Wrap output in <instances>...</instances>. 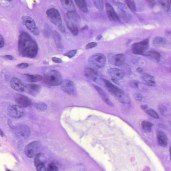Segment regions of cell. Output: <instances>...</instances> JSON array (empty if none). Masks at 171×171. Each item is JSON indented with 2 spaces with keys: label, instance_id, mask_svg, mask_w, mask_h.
I'll return each instance as SVG.
<instances>
[{
  "label": "cell",
  "instance_id": "cell-1",
  "mask_svg": "<svg viewBox=\"0 0 171 171\" xmlns=\"http://www.w3.org/2000/svg\"><path fill=\"white\" fill-rule=\"evenodd\" d=\"M18 47L19 54L23 57L34 58L38 52L37 43L28 33L24 32L19 36Z\"/></svg>",
  "mask_w": 171,
  "mask_h": 171
},
{
  "label": "cell",
  "instance_id": "cell-2",
  "mask_svg": "<svg viewBox=\"0 0 171 171\" xmlns=\"http://www.w3.org/2000/svg\"><path fill=\"white\" fill-rule=\"evenodd\" d=\"M101 79L109 92L116 97L119 102L124 104L130 102V98L122 90L115 86L108 80L102 78Z\"/></svg>",
  "mask_w": 171,
  "mask_h": 171
},
{
  "label": "cell",
  "instance_id": "cell-3",
  "mask_svg": "<svg viewBox=\"0 0 171 171\" xmlns=\"http://www.w3.org/2000/svg\"><path fill=\"white\" fill-rule=\"evenodd\" d=\"M42 81L49 86H56L60 85L63 80L62 76L58 71L51 70L43 75Z\"/></svg>",
  "mask_w": 171,
  "mask_h": 171
},
{
  "label": "cell",
  "instance_id": "cell-4",
  "mask_svg": "<svg viewBox=\"0 0 171 171\" xmlns=\"http://www.w3.org/2000/svg\"><path fill=\"white\" fill-rule=\"evenodd\" d=\"M106 62V58L102 53H97L92 55L88 60L89 64L94 69L101 68L104 66Z\"/></svg>",
  "mask_w": 171,
  "mask_h": 171
},
{
  "label": "cell",
  "instance_id": "cell-5",
  "mask_svg": "<svg viewBox=\"0 0 171 171\" xmlns=\"http://www.w3.org/2000/svg\"><path fill=\"white\" fill-rule=\"evenodd\" d=\"M149 41V39H148L140 42L134 43L131 47L132 52L135 54L146 56V51L148 48Z\"/></svg>",
  "mask_w": 171,
  "mask_h": 171
},
{
  "label": "cell",
  "instance_id": "cell-6",
  "mask_svg": "<svg viewBox=\"0 0 171 171\" xmlns=\"http://www.w3.org/2000/svg\"><path fill=\"white\" fill-rule=\"evenodd\" d=\"M47 17L51 22L59 27L63 25L60 14L57 10L55 8H51L46 12Z\"/></svg>",
  "mask_w": 171,
  "mask_h": 171
},
{
  "label": "cell",
  "instance_id": "cell-7",
  "mask_svg": "<svg viewBox=\"0 0 171 171\" xmlns=\"http://www.w3.org/2000/svg\"><path fill=\"white\" fill-rule=\"evenodd\" d=\"M7 112L9 116L15 119L21 118L25 114L23 108L17 105L9 106L7 109Z\"/></svg>",
  "mask_w": 171,
  "mask_h": 171
},
{
  "label": "cell",
  "instance_id": "cell-8",
  "mask_svg": "<svg viewBox=\"0 0 171 171\" xmlns=\"http://www.w3.org/2000/svg\"><path fill=\"white\" fill-rule=\"evenodd\" d=\"M60 85L61 90L67 94L70 95L76 94V87L72 81L68 79H65L62 81Z\"/></svg>",
  "mask_w": 171,
  "mask_h": 171
},
{
  "label": "cell",
  "instance_id": "cell-9",
  "mask_svg": "<svg viewBox=\"0 0 171 171\" xmlns=\"http://www.w3.org/2000/svg\"><path fill=\"white\" fill-rule=\"evenodd\" d=\"M24 24L28 29L35 35H38L39 33L38 28L33 19L31 17L26 16L23 18Z\"/></svg>",
  "mask_w": 171,
  "mask_h": 171
},
{
  "label": "cell",
  "instance_id": "cell-10",
  "mask_svg": "<svg viewBox=\"0 0 171 171\" xmlns=\"http://www.w3.org/2000/svg\"><path fill=\"white\" fill-rule=\"evenodd\" d=\"M15 101L18 106L22 108L31 107L33 103L29 98L25 95L18 94L15 97Z\"/></svg>",
  "mask_w": 171,
  "mask_h": 171
},
{
  "label": "cell",
  "instance_id": "cell-11",
  "mask_svg": "<svg viewBox=\"0 0 171 171\" xmlns=\"http://www.w3.org/2000/svg\"><path fill=\"white\" fill-rule=\"evenodd\" d=\"M125 55L123 54L110 55L108 56L109 62L116 66H121L124 64Z\"/></svg>",
  "mask_w": 171,
  "mask_h": 171
},
{
  "label": "cell",
  "instance_id": "cell-12",
  "mask_svg": "<svg viewBox=\"0 0 171 171\" xmlns=\"http://www.w3.org/2000/svg\"><path fill=\"white\" fill-rule=\"evenodd\" d=\"M39 145L38 142H34L27 145L25 148V154L29 158H32L37 152Z\"/></svg>",
  "mask_w": 171,
  "mask_h": 171
},
{
  "label": "cell",
  "instance_id": "cell-13",
  "mask_svg": "<svg viewBox=\"0 0 171 171\" xmlns=\"http://www.w3.org/2000/svg\"><path fill=\"white\" fill-rule=\"evenodd\" d=\"M105 5L107 15L109 19L112 21L119 22L120 19L112 6L108 2H106Z\"/></svg>",
  "mask_w": 171,
  "mask_h": 171
},
{
  "label": "cell",
  "instance_id": "cell-14",
  "mask_svg": "<svg viewBox=\"0 0 171 171\" xmlns=\"http://www.w3.org/2000/svg\"><path fill=\"white\" fill-rule=\"evenodd\" d=\"M108 73L112 80L118 81L122 79L125 76L124 71L117 68H111L109 69Z\"/></svg>",
  "mask_w": 171,
  "mask_h": 171
},
{
  "label": "cell",
  "instance_id": "cell-15",
  "mask_svg": "<svg viewBox=\"0 0 171 171\" xmlns=\"http://www.w3.org/2000/svg\"><path fill=\"white\" fill-rule=\"evenodd\" d=\"M25 86V92L33 96L38 94L41 89V85L36 84H27Z\"/></svg>",
  "mask_w": 171,
  "mask_h": 171
},
{
  "label": "cell",
  "instance_id": "cell-16",
  "mask_svg": "<svg viewBox=\"0 0 171 171\" xmlns=\"http://www.w3.org/2000/svg\"><path fill=\"white\" fill-rule=\"evenodd\" d=\"M10 85L12 88L19 92H25V85L22 83L19 79L13 77L10 82Z\"/></svg>",
  "mask_w": 171,
  "mask_h": 171
},
{
  "label": "cell",
  "instance_id": "cell-17",
  "mask_svg": "<svg viewBox=\"0 0 171 171\" xmlns=\"http://www.w3.org/2000/svg\"><path fill=\"white\" fill-rule=\"evenodd\" d=\"M85 75L87 78L95 81L97 80L99 76L96 69L91 67H87L85 69Z\"/></svg>",
  "mask_w": 171,
  "mask_h": 171
},
{
  "label": "cell",
  "instance_id": "cell-18",
  "mask_svg": "<svg viewBox=\"0 0 171 171\" xmlns=\"http://www.w3.org/2000/svg\"><path fill=\"white\" fill-rule=\"evenodd\" d=\"M61 2L62 7L67 12H76L74 4L71 0H61Z\"/></svg>",
  "mask_w": 171,
  "mask_h": 171
},
{
  "label": "cell",
  "instance_id": "cell-19",
  "mask_svg": "<svg viewBox=\"0 0 171 171\" xmlns=\"http://www.w3.org/2000/svg\"><path fill=\"white\" fill-rule=\"evenodd\" d=\"M94 87L99 93V94L100 95L103 100L109 106L111 107L113 106V103L109 100L108 95L105 93L104 90L97 85H94Z\"/></svg>",
  "mask_w": 171,
  "mask_h": 171
},
{
  "label": "cell",
  "instance_id": "cell-20",
  "mask_svg": "<svg viewBox=\"0 0 171 171\" xmlns=\"http://www.w3.org/2000/svg\"><path fill=\"white\" fill-rule=\"evenodd\" d=\"M67 17L68 19L71 22L77 25L76 24L79 23L80 21V17L76 12H67Z\"/></svg>",
  "mask_w": 171,
  "mask_h": 171
},
{
  "label": "cell",
  "instance_id": "cell-21",
  "mask_svg": "<svg viewBox=\"0 0 171 171\" xmlns=\"http://www.w3.org/2000/svg\"><path fill=\"white\" fill-rule=\"evenodd\" d=\"M20 134L25 138H28L30 136L31 131L28 126L25 124H21L18 127Z\"/></svg>",
  "mask_w": 171,
  "mask_h": 171
},
{
  "label": "cell",
  "instance_id": "cell-22",
  "mask_svg": "<svg viewBox=\"0 0 171 171\" xmlns=\"http://www.w3.org/2000/svg\"><path fill=\"white\" fill-rule=\"evenodd\" d=\"M157 140L158 144L162 147H166L167 146V138L166 134L162 131H159L157 133Z\"/></svg>",
  "mask_w": 171,
  "mask_h": 171
},
{
  "label": "cell",
  "instance_id": "cell-23",
  "mask_svg": "<svg viewBox=\"0 0 171 171\" xmlns=\"http://www.w3.org/2000/svg\"><path fill=\"white\" fill-rule=\"evenodd\" d=\"M146 56L154 62L158 63L160 60L161 55L160 53L154 50H152L146 53Z\"/></svg>",
  "mask_w": 171,
  "mask_h": 171
},
{
  "label": "cell",
  "instance_id": "cell-24",
  "mask_svg": "<svg viewBox=\"0 0 171 171\" xmlns=\"http://www.w3.org/2000/svg\"><path fill=\"white\" fill-rule=\"evenodd\" d=\"M23 76L25 80L29 82H35L42 80V77L39 75L25 74L23 75Z\"/></svg>",
  "mask_w": 171,
  "mask_h": 171
},
{
  "label": "cell",
  "instance_id": "cell-25",
  "mask_svg": "<svg viewBox=\"0 0 171 171\" xmlns=\"http://www.w3.org/2000/svg\"><path fill=\"white\" fill-rule=\"evenodd\" d=\"M168 43L166 39L160 37H156L153 41V44L157 47H164L166 46Z\"/></svg>",
  "mask_w": 171,
  "mask_h": 171
},
{
  "label": "cell",
  "instance_id": "cell-26",
  "mask_svg": "<svg viewBox=\"0 0 171 171\" xmlns=\"http://www.w3.org/2000/svg\"><path fill=\"white\" fill-rule=\"evenodd\" d=\"M65 20L67 28L71 31V33L75 36H76L78 35L79 30L77 26L71 22L68 19H65Z\"/></svg>",
  "mask_w": 171,
  "mask_h": 171
},
{
  "label": "cell",
  "instance_id": "cell-27",
  "mask_svg": "<svg viewBox=\"0 0 171 171\" xmlns=\"http://www.w3.org/2000/svg\"><path fill=\"white\" fill-rule=\"evenodd\" d=\"M47 162L46 157L42 153H39L36 155L35 164L36 166L39 164H45Z\"/></svg>",
  "mask_w": 171,
  "mask_h": 171
},
{
  "label": "cell",
  "instance_id": "cell-28",
  "mask_svg": "<svg viewBox=\"0 0 171 171\" xmlns=\"http://www.w3.org/2000/svg\"><path fill=\"white\" fill-rule=\"evenodd\" d=\"M74 1L77 6L81 11L85 13L88 12V8L85 1L83 0H75Z\"/></svg>",
  "mask_w": 171,
  "mask_h": 171
},
{
  "label": "cell",
  "instance_id": "cell-29",
  "mask_svg": "<svg viewBox=\"0 0 171 171\" xmlns=\"http://www.w3.org/2000/svg\"><path fill=\"white\" fill-rule=\"evenodd\" d=\"M53 36L57 47L58 48H61L62 46L60 35L57 31H54L53 33Z\"/></svg>",
  "mask_w": 171,
  "mask_h": 171
},
{
  "label": "cell",
  "instance_id": "cell-30",
  "mask_svg": "<svg viewBox=\"0 0 171 171\" xmlns=\"http://www.w3.org/2000/svg\"><path fill=\"white\" fill-rule=\"evenodd\" d=\"M153 125L152 123L148 121H144L142 123V126L143 130L145 132L150 133L152 130Z\"/></svg>",
  "mask_w": 171,
  "mask_h": 171
},
{
  "label": "cell",
  "instance_id": "cell-31",
  "mask_svg": "<svg viewBox=\"0 0 171 171\" xmlns=\"http://www.w3.org/2000/svg\"><path fill=\"white\" fill-rule=\"evenodd\" d=\"M158 1L165 11L168 12L170 10L171 5L170 1L168 0H160Z\"/></svg>",
  "mask_w": 171,
  "mask_h": 171
},
{
  "label": "cell",
  "instance_id": "cell-32",
  "mask_svg": "<svg viewBox=\"0 0 171 171\" xmlns=\"http://www.w3.org/2000/svg\"><path fill=\"white\" fill-rule=\"evenodd\" d=\"M34 107L37 110L40 111H43L46 110L47 107V105L43 102L36 103L34 105Z\"/></svg>",
  "mask_w": 171,
  "mask_h": 171
},
{
  "label": "cell",
  "instance_id": "cell-33",
  "mask_svg": "<svg viewBox=\"0 0 171 171\" xmlns=\"http://www.w3.org/2000/svg\"><path fill=\"white\" fill-rule=\"evenodd\" d=\"M127 7H128L131 11L133 13H134L136 11V5L133 1L131 0H126L125 1Z\"/></svg>",
  "mask_w": 171,
  "mask_h": 171
},
{
  "label": "cell",
  "instance_id": "cell-34",
  "mask_svg": "<svg viewBox=\"0 0 171 171\" xmlns=\"http://www.w3.org/2000/svg\"><path fill=\"white\" fill-rule=\"evenodd\" d=\"M94 5L99 10L102 11L104 8V3L102 1H93Z\"/></svg>",
  "mask_w": 171,
  "mask_h": 171
},
{
  "label": "cell",
  "instance_id": "cell-35",
  "mask_svg": "<svg viewBox=\"0 0 171 171\" xmlns=\"http://www.w3.org/2000/svg\"><path fill=\"white\" fill-rule=\"evenodd\" d=\"M147 114L154 118L158 119L159 116L156 111L152 109H149L146 111Z\"/></svg>",
  "mask_w": 171,
  "mask_h": 171
},
{
  "label": "cell",
  "instance_id": "cell-36",
  "mask_svg": "<svg viewBox=\"0 0 171 171\" xmlns=\"http://www.w3.org/2000/svg\"><path fill=\"white\" fill-rule=\"evenodd\" d=\"M158 110L160 114L162 115H166L168 112L166 107L163 105H161L159 106Z\"/></svg>",
  "mask_w": 171,
  "mask_h": 171
},
{
  "label": "cell",
  "instance_id": "cell-37",
  "mask_svg": "<svg viewBox=\"0 0 171 171\" xmlns=\"http://www.w3.org/2000/svg\"><path fill=\"white\" fill-rule=\"evenodd\" d=\"M142 79L146 83L151 80H154V77L150 75L144 73L142 75Z\"/></svg>",
  "mask_w": 171,
  "mask_h": 171
},
{
  "label": "cell",
  "instance_id": "cell-38",
  "mask_svg": "<svg viewBox=\"0 0 171 171\" xmlns=\"http://www.w3.org/2000/svg\"><path fill=\"white\" fill-rule=\"evenodd\" d=\"M139 83L136 80H132L130 81L129 83V85L132 88L134 89H137L138 88Z\"/></svg>",
  "mask_w": 171,
  "mask_h": 171
},
{
  "label": "cell",
  "instance_id": "cell-39",
  "mask_svg": "<svg viewBox=\"0 0 171 171\" xmlns=\"http://www.w3.org/2000/svg\"><path fill=\"white\" fill-rule=\"evenodd\" d=\"M77 52V51L76 50H71L65 53L64 55L65 56L69 57V58H71L74 57L75 55L76 54Z\"/></svg>",
  "mask_w": 171,
  "mask_h": 171
},
{
  "label": "cell",
  "instance_id": "cell-40",
  "mask_svg": "<svg viewBox=\"0 0 171 171\" xmlns=\"http://www.w3.org/2000/svg\"><path fill=\"white\" fill-rule=\"evenodd\" d=\"M47 171H59L58 169L55 164H50L48 165Z\"/></svg>",
  "mask_w": 171,
  "mask_h": 171
},
{
  "label": "cell",
  "instance_id": "cell-41",
  "mask_svg": "<svg viewBox=\"0 0 171 171\" xmlns=\"http://www.w3.org/2000/svg\"><path fill=\"white\" fill-rule=\"evenodd\" d=\"M134 97L136 100L138 101H142L144 98L143 95L141 93L138 92L135 93Z\"/></svg>",
  "mask_w": 171,
  "mask_h": 171
},
{
  "label": "cell",
  "instance_id": "cell-42",
  "mask_svg": "<svg viewBox=\"0 0 171 171\" xmlns=\"http://www.w3.org/2000/svg\"><path fill=\"white\" fill-rule=\"evenodd\" d=\"M97 44L95 42H91L89 43L88 44H87L85 46V49H89L93 48L96 47L97 46Z\"/></svg>",
  "mask_w": 171,
  "mask_h": 171
},
{
  "label": "cell",
  "instance_id": "cell-43",
  "mask_svg": "<svg viewBox=\"0 0 171 171\" xmlns=\"http://www.w3.org/2000/svg\"><path fill=\"white\" fill-rule=\"evenodd\" d=\"M36 167L37 171H46L44 164H39Z\"/></svg>",
  "mask_w": 171,
  "mask_h": 171
},
{
  "label": "cell",
  "instance_id": "cell-44",
  "mask_svg": "<svg viewBox=\"0 0 171 171\" xmlns=\"http://www.w3.org/2000/svg\"><path fill=\"white\" fill-rule=\"evenodd\" d=\"M146 84L149 86L154 87L156 85V83L154 80H151L147 81Z\"/></svg>",
  "mask_w": 171,
  "mask_h": 171
},
{
  "label": "cell",
  "instance_id": "cell-45",
  "mask_svg": "<svg viewBox=\"0 0 171 171\" xmlns=\"http://www.w3.org/2000/svg\"><path fill=\"white\" fill-rule=\"evenodd\" d=\"M17 67L20 68L25 69L29 67V65L27 63H21V64L17 65Z\"/></svg>",
  "mask_w": 171,
  "mask_h": 171
},
{
  "label": "cell",
  "instance_id": "cell-46",
  "mask_svg": "<svg viewBox=\"0 0 171 171\" xmlns=\"http://www.w3.org/2000/svg\"><path fill=\"white\" fill-rule=\"evenodd\" d=\"M146 1L148 3V5L151 7H154L156 3V1L153 0H149V1Z\"/></svg>",
  "mask_w": 171,
  "mask_h": 171
},
{
  "label": "cell",
  "instance_id": "cell-47",
  "mask_svg": "<svg viewBox=\"0 0 171 171\" xmlns=\"http://www.w3.org/2000/svg\"><path fill=\"white\" fill-rule=\"evenodd\" d=\"M5 45V41L2 36L0 34V48L3 47Z\"/></svg>",
  "mask_w": 171,
  "mask_h": 171
},
{
  "label": "cell",
  "instance_id": "cell-48",
  "mask_svg": "<svg viewBox=\"0 0 171 171\" xmlns=\"http://www.w3.org/2000/svg\"><path fill=\"white\" fill-rule=\"evenodd\" d=\"M52 60L55 63H60L62 62V61L61 59L57 58V57H53L52 58Z\"/></svg>",
  "mask_w": 171,
  "mask_h": 171
},
{
  "label": "cell",
  "instance_id": "cell-49",
  "mask_svg": "<svg viewBox=\"0 0 171 171\" xmlns=\"http://www.w3.org/2000/svg\"><path fill=\"white\" fill-rule=\"evenodd\" d=\"M3 57L10 60H13L14 59V57L11 55H5L4 56H3Z\"/></svg>",
  "mask_w": 171,
  "mask_h": 171
},
{
  "label": "cell",
  "instance_id": "cell-50",
  "mask_svg": "<svg viewBox=\"0 0 171 171\" xmlns=\"http://www.w3.org/2000/svg\"><path fill=\"white\" fill-rule=\"evenodd\" d=\"M137 71L138 73H144V70H143V69L140 67H138L137 69Z\"/></svg>",
  "mask_w": 171,
  "mask_h": 171
},
{
  "label": "cell",
  "instance_id": "cell-51",
  "mask_svg": "<svg viewBox=\"0 0 171 171\" xmlns=\"http://www.w3.org/2000/svg\"><path fill=\"white\" fill-rule=\"evenodd\" d=\"M141 107L143 110H145L148 108V106L146 105H142L141 106Z\"/></svg>",
  "mask_w": 171,
  "mask_h": 171
},
{
  "label": "cell",
  "instance_id": "cell-52",
  "mask_svg": "<svg viewBox=\"0 0 171 171\" xmlns=\"http://www.w3.org/2000/svg\"><path fill=\"white\" fill-rule=\"evenodd\" d=\"M102 35H99L97 36L96 37V39L97 41H99L102 38Z\"/></svg>",
  "mask_w": 171,
  "mask_h": 171
},
{
  "label": "cell",
  "instance_id": "cell-53",
  "mask_svg": "<svg viewBox=\"0 0 171 171\" xmlns=\"http://www.w3.org/2000/svg\"><path fill=\"white\" fill-rule=\"evenodd\" d=\"M88 29V27L87 25H85L84 27H83L82 29H81V31L85 30H87Z\"/></svg>",
  "mask_w": 171,
  "mask_h": 171
},
{
  "label": "cell",
  "instance_id": "cell-54",
  "mask_svg": "<svg viewBox=\"0 0 171 171\" xmlns=\"http://www.w3.org/2000/svg\"><path fill=\"white\" fill-rule=\"evenodd\" d=\"M0 136L1 137H3L4 136V134L3 132L1 130V128H0Z\"/></svg>",
  "mask_w": 171,
  "mask_h": 171
},
{
  "label": "cell",
  "instance_id": "cell-55",
  "mask_svg": "<svg viewBox=\"0 0 171 171\" xmlns=\"http://www.w3.org/2000/svg\"><path fill=\"white\" fill-rule=\"evenodd\" d=\"M170 31H167L166 32V34L167 35H170Z\"/></svg>",
  "mask_w": 171,
  "mask_h": 171
},
{
  "label": "cell",
  "instance_id": "cell-56",
  "mask_svg": "<svg viewBox=\"0 0 171 171\" xmlns=\"http://www.w3.org/2000/svg\"><path fill=\"white\" fill-rule=\"evenodd\" d=\"M7 171H11L10 170H7Z\"/></svg>",
  "mask_w": 171,
  "mask_h": 171
}]
</instances>
